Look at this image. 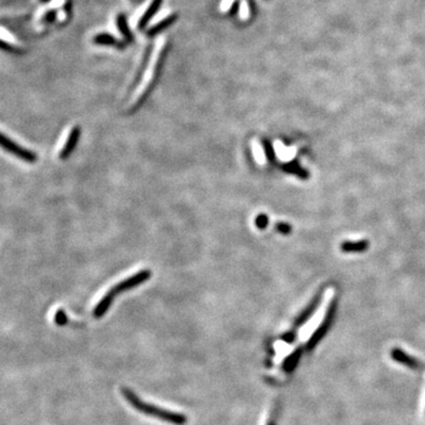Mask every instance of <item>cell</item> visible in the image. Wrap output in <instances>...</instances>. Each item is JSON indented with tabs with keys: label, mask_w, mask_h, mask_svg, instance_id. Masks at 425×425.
Here are the masks:
<instances>
[{
	"label": "cell",
	"mask_w": 425,
	"mask_h": 425,
	"mask_svg": "<svg viewBox=\"0 0 425 425\" xmlns=\"http://www.w3.org/2000/svg\"><path fill=\"white\" fill-rule=\"evenodd\" d=\"M266 223H267V216L266 215H260L256 219V224L259 228H265Z\"/></svg>",
	"instance_id": "cell-12"
},
{
	"label": "cell",
	"mask_w": 425,
	"mask_h": 425,
	"mask_svg": "<svg viewBox=\"0 0 425 425\" xmlns=\"http://www.w3.org/2000/svg\"><path fill=\"white\" fill-rule=\"evenodd\" d=\"M300 354H301V350H300V348H298V350L294 352V353L290 355V357L287 358L285 365H283V369H285V371H287V372L293 371L294 368H296L298 361H299Z\"/></svg>",
	"instance_id": "cell-7"
},
{
	"label": "cell",
	"mask_w": 425,
	"mask_h": 425,
	"mask_svg": "<svg viewBox=\"0 0 425 425\" xmlns=\"http://www.w3.org/2000/svg\"><path fill=\"white\" fill-rule=\"evenodd\" d=\"M391 355L396 362L402 363V364L409 366V368H411V369H418L420 366L419 363L417 362L416 359H413L410 357V355L405 354L401 348H394L391 352Z\"/></svg>",
	"instance_id": "cell-6"
},
{
	"label": "cell",
	"mask_w": 425,
	"mask_h": 425,
	"mask_svg": "<svg viewBox=\"0 0 425 425\" xmlns=\"http://www.w3.org/2000/svg\"><path fill=\"white\" fill-rule=\"evenodd\" d=\"M2 145H3V148L6 149V150H9L11 154L16 155L17 157L21 158L25 162L35 163L36 159H37V156H36L34 152L27 150V149H25L23 147H20V145L16 144L12 140L7 139L5 135H2Z\"/></svg>",
	"instance_id": "cell-2"
},
{
	"label": "cell",
	"mask_w": 425,
	"mask_h": 425,
	"mask_svg": "<svg viewBox=\"0 0 425 425\" xmlns=\"http://www.w3.org/2000/svg\"><path fill=\"white\" fill-rule=\"evenodd\" d=\"M54 321H56V324L57 325H60V326H63V325H65L68 322V317H67V314L64 313L63 311L61 310H59L56 313V315H54Z\"/></svg>",
	"instance_id": "cell-11"
},
{
	"label": "cell",
	"mask_w": 425,
	"mask_h": 425,
	"mask_svg": "<svg viewBox=\"0 0 425 425\" xmlns=\"http://www.w3.org/2000/svg\"><path fill=\"white\" fill-rule=\"evenodd\" d=\"M79 136H81V128H79V126H75V128L71 130V133L68 137L67 143H65L64 148L61 149V152H60V156H59L61 159L68 158L69 156H70L71 152L74 151V149L76 148V145H77V143H78Z\"/></svg>",
	"instance_id": "cell-4"
},
{
	"label": "cell",
	"mask_w": 425,
	"mask_h": 425,
	"mask_svg": "<svg viewBox=\"0 0 425 425\" xmlns=\"http://www.w3.org/2000/svg\"><path fill=\"white\" fill-rule=\"evenodd\" d=\"M162 3V0H154V2H152V4L150 6H149V9H148V11H147V13L144 14L143 17H142V19H141V23H140V26L141 27H143L145 24H147V21L150 19L151 18V16H154V13L156 12V10L158 9V6H159V4Z\"/></svg>",
	"instance_id": "cell-8"
},
{
	"label": "cell",
	"mask_w": 425,
	"mask_h": 425,
	"mask_svg": "<svg viewBox=\"0 0 425 425\" xmlns=\"http://www.w3.org/2000/svg\"><path fill=\"white\" fill-rule=\"evenodd\" d=\"M94 41H96L97 43H100V44H116L115 39L112 38L111 36H108V35L97 36Z\"/></svg>",
	"instance_id": "cell-10"
},
{
	"label": "cell",
	"mask_w": 425,
	"mask_h": 425,
	"mask_svg": "<svg viewBox=\"0 0 425 425\" xmlns=\"http://www.w3.org/2000/svg\"><path fill=\"white\" fill-rule=\"evenodd\" d=\"M174 18L175 17H169V18H166V20H163L162 23H159V24H157L156 25V26L152 28V30H150V35H154V34H156V32H158V31H161V30H163V28H165L167 25H169V24H172V21L174 20Z\"/></svg>",
	"instance_id": "cell-9"
},
{
	"label": "cell",
	"mask_w": 425,
	"mask_h": 425,
	"mask_svg": "<svg viewBox=\"0 0 425 425\" xmlns=\"http://www.w3.org/2000/svg\"><path fill=\"white\" fill-rule=\"evenodd\" d=\"M114 297H115V292L111 289V290H109V292L105 294L103 298H102L101 301L97 304V306L94 307V310H93V317L94 318H102L105 313H107L109 307L111 306V303H112V300H114Z\"/></svg>",
	"instance_id": "cell-5"
},
{
	"label": "cell",
	"mask_w": 425,
	"mask_h": 425,
	"mask_svg": "<svg viewBox=\"0 0 425 425\" xmlns=\"http://www.w3.org/2000/svg\"><path fill=\"white\" fill-rule=\"evenodd\" d=\"M122 394L126 399V402H128L134 409H136L137 411L142 413H145V415H149L151 417H156V418L175 425H183L187 422V417L182 415V413L168 411V410L159 409L155 405L148 404V403L141 401V399L137 397L133 391H130L129 388H122Z\"/></svg>",
	"instance_id": "cell-1"
},
{
	"label": "cell",
	"mask_w": 425,
	"mask_h": 425,
	"mask_svg": "<svg viewBox=\"0 0 425 425\" xmlns=\"http://www.w3.org/2000/svg\"><path fill=\"white\" fill-rule=\"evenodd\" d=\"M268 425H275V424H273V423H268Z\"/></svg>",
	"instance_id": "cell-13"
},
{
	"label": "cell",
	"mask_w": 425,
	"mask_h": 425,
	"mask_svg": "<svg viewBox=\"0 0 425 425\" xmlns=\"http://www.w3.org/2000/svg\"><path fill=\"white\" fill-rule=\"evenodd\" d=\"M151 277V272L148 271V270H144V271H141L139 273H136L135 275H133V277H129L126 278L125 280L121 281L119 283H117V286L115 287V288H112L115 294L116 293H119V292H123V290H128V289H132L134 287L141 285V283H143L144 281H147L149 278Z\"/></svg>",
	"instance_id": "cell-3"
}]
</instances>
